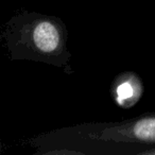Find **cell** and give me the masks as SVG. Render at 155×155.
Returning a JSON list of instances; mask_svg holds the SVG:
<instances>
[{
  "mask_svg": "<svg viewBox=\"0 0 155 155\" xmlns=\"http://www.w3.org/2000/svg\"><path fill=\"white\" fill-rule=\"evenodd\" d=\"M139 155H155V147L153 148H150V149H147V150L142 151Z\"/></svg>",
  "mask_w": 155,
  "mask_h": 155,
  "instance_id": "5b68a950",
  "label": "cell"
},
{
  "mask_svg": "<svg viewBox=\"0 0 155 155\" xmlns=\"http://www.w3.org/2000/svg\"><path fill=\"white\" fill-rule=\"evenodd\" d=\"M1 39L11 61H32L72 74L68 29L62 18L20 10L3 26Z\"/></svg>",
  "mask_w": 155,
  "mask_h": 155,
  "instance_id": "7a4b0ae2",
  "label": "cell"
},
{
  "mask_svg": "<svg viewBox=\"0 0 155 155\" xmlns=\"http://www.w3.org/2000/svg\"><path fill=\"white\" fill-rule=\"evenodd\" d=\"M35 155L55 148L84 155H139L155 147V112L110 122H83L51 130L29 139Z\"/></svg>",
  "mask_w": 155,
  "mask_h": 155,
  "instance_id": "6da1fadb",
  "label": "cell"
},
{
  "mask_svg": "<svg viewBox=\"0 0 155 155\" xmlns=\"http://www.w3.org/2000/svg\"><path fill=\"white\" fill-rule=\"evenodd\" d=\"M43 155H84L81 151L72 150L67 148H55L48 150Z\"/></svg>",
  "mask_w": 155,
  "mask_h": 155,
  "instance_id": "277c9868",
  "label": "cell"
},
{
  "mask_svg": "<svg viewBox=\"0 0 155 155\" xmlns=\"http://www.w3.org/2000/svg\"><path fill=\"white\" fill-rule=\"evenodd\" d=\"M110 96L121 108H131L141 99L144 91L141 78L132 70H125L115 77L110 85Z\"/></svg>",
  "mask_w": 155,
  "mask_h": 155,
  "instance_id": "3957f363",
  "label": "cell"
}]
</instances>
